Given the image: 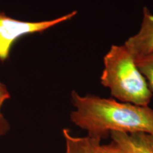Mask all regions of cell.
I'll use <instances>...</instances> for the list:
<instances>
[{
    "label": "cell",
    "instance_id": "cell-1",
    "mask_svg": "<svg viewBox=\"0 0 153 153\" xmlns=\"http://www.w3.org/2000/svg\"><path fill=\"white\" fill-rule=\"evenodd\" d=\"M74 110L70 120L87 133V136L106 138L112 132L153 135V109L92 94L80 95L72 91Z\"/></svg>",
    "mask_w": 153,
    "mask_h": 153
},
{
    "label": "cell",
    "instance_id": "cell-9",
    "mask_svg": "<svg viewBox=\"0 0 153 153\" xmlns=\"http://www.w3.org/2000/svg\"><path fill=\"white\" fill-rule=\"evenodd\" d=\"M87 137V144L83 153H101V140Z\"/></svg>",
    "mask_w": 153,
    "mask_h": 153
},
{
    "label": "cell",
    "instance_id": "cell-10",
    "mask_svg": "<svg viewBox=\"0 0 153 153\" xmlns=\"http://www.w3.org/2000/svg\"><path fill=\"white\" fill-rule=\"evenodd\" d=\"M101 153H126L120 146L112 142L110 144L101 145Z\"/></svg>",
    "mask_w": 153,
    "mask_h": 153
},
{
    "label": "cell",
    "instance_id": "cell-11",
    "mask_svg": "<svg viewBox=\"0 0 153 153\" xmlns=\"http://www.w3.org/2000/svg\"><path fill=\"white\" fill-rule=\"evenodd\" d=\"M145 137H146L147 140L149 144H150V147L152 148V150H153V135H148V134H145Z\"/></svg>",
    "mask_w": 153,
    "mask_h": 153
},
{
    "label": "cell",
    "instance_id": "cell-8",
    "mask_svg": "<svg viewBox=\"0 0 153 153\" xmlns=\"http://www.w3.org/2000/svg\"><path fill=\"white\" fill-rule=\"evenodd\" d=\"M10 97V94L7 89V87L4 84L0 81V139L5 136L11 128L10 124L1 112V108L4 103L8 100Z\"/></svg>",
    "mask_w": 153,
    "mask_h": 153
},
{
    "label": "cell",
    "instance_id": "cell-6",
    "mask_svg": "<svg viewBox=\"0 0 153 153\" xmlns=\"http://www.w3.org/2000/svg\"><path fill=\"white\" fill-rule=\"evenodd\" d=\"M63 137L65 141V153H83L87 144V137H76L72 135L69 129L62 130Z\"/></svg>",
    "mask_w": 153,
    "mask_h": 153
},
{
    "label": "cell",
    "instance_id": "cell-4",
    "mask_svg": "<svg viewBox=\"0 0 153 153\" xmlns=\"http://www.w3.org/2000/svg\"><path fill=\"white\" fill-rule=\"evenodd\" d=\"M124 45L134 58L153 52V15L146 7L143 8V21L139 31L129 38Z\"/></svg>",
    "mask_w": 153,
    "mask_h": 153
},
{
    "label": "cell",
    "instance_id": "cell-3",
    "mask_svg": "<svg viewBox=\"0 0 153 153\" xmlns=\"http://www.w3.org/2000/svg\"><path fill=\"white\" fill-rule=\"evenodd\" d=\"M76 11H73L49 21L24 22L11 18L4 13L0 12V61L4 62L8 59L15 42L22 36L42 33L60 23L70 20L76 16Z\"/></svg>",
    "mask_w": 153,
    "mask_h": 153
},
{
    "label": "cell",
    "instance_id": "cell-7",
    "mask_svg": "<svg viewBox=\"0 0 153 153\" xmlns=\"http://www.w3.org/2000/svg\"><path fill=\"white\" fill-rule=\"evenodd\" d=\"M136 65L148 82L150 90L153 91V52L135 58Z\"/></svg>",
    "mask_w": 153,
    "mask_h": 153
},
{
    "label": "cell",
    "instance_id": "cell-5",
    "mask_svg": "<svg viewBox=\"0 0 153 153\" xmlns=\"http://www.w3.org/2000/svg\"><path fill=\"white\" fill-rule=\"evenodd\" d=\"M112 141L120 146L126 153H153L145 133H124L112 132Z\"/></svg>",
    "mask_w": 153,
    "mask_h": 153
},
{
    "label": "cell",
    "instance_id": "cell-2",
    "mask_svg": "<svg viewBox=\"0 0 153 153\" xmlns=\"http://www.w3.org/2000/svg\"><path fill=\"white\" fill-rule=\"evenodd\" d=\"M101 83L121 102L148 106L152 91L125 45H114L104 57Z\"/></svg>",
    "mask_w": 153,
    "mask_h": 153
}]
</instances>
